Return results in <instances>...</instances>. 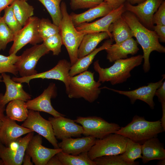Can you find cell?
Listing matches in <instances>:
<instances>
[{
  "label": "cell",
  "instance_id": "3",
  "mask_svg": "<svg viewBox=\"0 0 165 165\" xmlns=\"http://www.w3.org/2000/svg\"><path fill=\"white\" fill-rule=\"evenodd\" d=\"M94 72L87 70L70 77L66 93L70 98H83L93 103L98 98L101 82L94 79Z\"/></svg>",
  "mask_w": 165,
  "mask_h": 165
},
{
  "label": "cell",
  "instance_id": "45",
  "mask_svg": "<svg viewBox=\"0 0 165 165\" xmlns=\"http://www.w3.org/2000/svg\"><path fill=\"white\" fill-rule=\"evenodd\" d=\"M15 0H0V16L2 11L10 6Z\"/></svg>",
  "mask_w": 165,
  "mask_h": 165
},
{
  "label": "cell",
  "instance_id": "25",
  "mask_svg": "<svg viewBox=\"0 0 165 165\" xmlns=\"http://www.w3.org/2000/svg\"><path fill=\"white\" fill-rule=\"evenodd\" d=\"M112 43V38L108 39L105 41L102 46L96 48L89 54L78 58L76 62L71 65L69 72L70 76H73L87 71L96 55L99 52L106 50Z\"/></svg>",
  "mask_w": 165,
  "mask_h": 165
},
{
  "label": "cell",
  "instance_id": "35",
  "mask_svg": "<svg viewBox=\"0 0 165 165\" xmlns=\"http://www.w3.org/2000/svg\"><path fill=\"white\" fill-rule=\"evenodd\" d=\"M15 35L0 16V51L4 50L7 44L13 41Z\"/></svg>",
  "mask_w": 165,
  "mask_h": 165
},
{
  "label": "cell",
  "instance_id": "9",
  "mask_svg": "<svg viewBox=\"0 0 165 165\" xmlns=\"http://www.w3.org/2000/svg\"><path fill=\"white\" fill-rule=\"evenodd\" d=\"M49 52L43 43L34 45L24 51L15 64L21 77L38 73L35 69L38 61Z\"/></svg>",
  "mask_w": 165,
  "mask_h": 165
},
{
  "label": "cell",
  "instance_id": "49",
  "mask_svg": "<svg viewBox=\"0 0 165 165\" xmlns=\"http://www.w3.org/2000/svg\"><path fill=\"white\" fill-rule=\"evenodd\" d=\"M157 165H165V159L159 160Z\"/></svg>",
  "mask_w": 165,
  "mask_h": 165
},
{
  "label": "cell",
  "instance_id": "53",
  "mask_svg": "<svg viewBox=\"0 0 165 165\" xmlns=\"http://www.w3.org/2000/svg\"></svg>",
  "mask_w": 165,
  "mask_h": 165
},
{
  "label": "cell",
  "instance_id": "8",
  "mask_svg": "<svg viewBox=\"0 0 165 165\" xmlns=\"http://www.w3.org/2000/svg\"><path fill=\"white\" fill-rule=\"evenodd\" d=\"M40 20L36 16H32L27 20L23 27L15 35L9 55L16 54L28 44L34 45L43 41L38 32Z\"/></svg>",
  "mask_w": 165,
  "mask_h": 165
},
{
  "label": "cell",
  "instance_id": "26",
  "mask_svg": "<svg viewBox=\"0 0 165 165\" xmlns=\"http://www.w3.org/2000/svg\"><path fill=\"white\" fill-rule=\"evenodd\" d=\"M110 38L106 32L86 34L83 37L77 53L78 58H81L91 53L105 39Z\"/></svg>",
  "mask_w": 165,
  "mask_h": 165
},
{
  "label": "cell",
  "instance_id": "2",
  "mask_svg": "<svg viewBox=\"0 0 165 165\" xmlns=\"http://www.w3.org/2000/svg\"><path fill=\"white\" fill-rule=\"evenodd\" d=\"M143 59L141 55L120 59L115 61L111 67L105 68L101 67L99 61L97 60L94 63V68L99 74L98 81L109 82L114 85L126 82L130 77L131 71L141 65Z\"/></svg>",
  "mask_w": 165,
  "mask_h": 165
},
{
  "label": "cell",
  "instance_id": "32",
  "mask_svg": "<svg viewBox=\"0 0 165 165\" xmlns=\"http://www.w3.org/2000/svg\"><path fill=\"white\" fill-rule=\"evenodd\" d=\"M46 8L50 14L53 23L59 27L62 16L61 2L62 0H37Z\"/></svg>",
  "mask_w": 165,
  "mask_h": 165
},
{
  "label": "cell",
  "instance_id": "42",
  "mask_svg": "<svg viewBox=\"0 0 165 165\" xmlns=\"http://www.w3.org/2000/svg\"><path fill=\"white\" fill-rule=\"evenodd\" d=\"M154 31L159 37L161 42H165V25L156 24L153 26Z\"/></svg>",
  "mask_w": 165,
  "mask_h": 165
},
{
  "label": "cell",
  "instance_id": "20",
  "mask_svg": "<svg viewBox=\"0 0 165 165\" xmlns=\"http://www.w3.org/2000/svg\"><path fill=\"white\" fill-rule=\"evenodd\" d=\"M32 132L34 131L19 125L6 116L0 130V142L9 147L23 135Z\"/></svg>",
  "mask_w": 165,
  "mask_h": 165
},
{
  "label": "cell",
  "instance_id": "6",
  "mask_svg": "<svg viewBox=\"0 0 165 165\" xmlns=\"http://www.w3.org/2000/svg\"><path fill=\"white\" fill-rule=\"evenodd\" d=\"M127 140V138L116 133L96 139L95 144L88 152V156L93 160L102 156L122 154L125 151Z\"/></svg>",
  "mask_w": 165,
  "mask_h": 165
},
{
  "label": "cell",
  "instance_id": "21",
  "mask_svg": "<svg viewBox=\"0 0 165 165\" xmlns=\"http://www.w3.org/2000/svg\"><path fill=\"white\" fill-rule=\"evenodd\" d=\"M96 140L95 138L91 136L75 138H70L62 140L58 145L63 152L77 155L88 152L95 144Z\"/></svg>",
  "mask_w": 165,
  "mask_h": 165
},
{
  "label": "cell",
  "instance_id": "31",
  "mask_svg": "<svg viewBox=\"0 0 165 165\" xmlns=\"http://www.w3.org/2000/svg\"><path fill=\"white\" fill-rule=\"evenodd\" d=\"M141 145L127 138L124 152L121 155L123 160L129 165L139 164L135 160L142 157Z\"/></svg>",
  "mask_w": 165,
  "mask_h": 165
},
{
  "label": "cell",
  "instance_id": "15",
  "mask_svg": "<svg viewBox=\"0 0 165 165\" xmlns=\"http://www.w3.org/2000/svg\"><path fill=\"white\" fill-rule=\"evenodd\" d=\"M126 11L124 4L118 8L112 10L101 18L91 23L81 24L75 27L78 31L85 34L106 32L109 35L110 38L112 39V35L109 30V26L115 20L121 16Z\"/></svg>",
  "mask_w": 165,
  "mask_h": 165
},
{
  "label": "cell",
  "instance_id": "22",
  "mask_svg": "<svg viewBox=\"0 0 165 165\" xmlns=\"http://www.w3.org/2000/svg\"><path fill=\"white\" fill-rule=\"evenodd\" d=\"M139 50L138 43L133 38L123 42L111 44L106 50L107 59L110 62L128 58V55H134Z\"/></svg>",
  "mask_w": 165,
  "mask_h": 165
},
{
  "label": "cell",
  "instance_id": "28",
  "mask_svg": "<svg viewBox=\"0 0 165 165\" xmlns=\"http://www.w3.org/2000/svg\"><path fill=\"white\" fill-rule=\"evenodd\" d=\"M6 116L11 119L19 122H23L27 118L28 109L26 106V102L17 99L8 103L5 109Z\"/></svg>",
  "mask_w": 165,
  "mask_h": 165
},
{
  "label": "cell",
  "instance_id": "47",
  "mask_svg": "<svg viewBox=\"0 0 165 165\" xmlns=\"http://www.w3.org/2000/svg\"><path fill=\"white\" fill-rule=\"evenodd\" d=\"M5 106L0 105V130L6 116L4 114Z\"/></svg>",
  "mask_w": 165,
  "mask_h": 165
},
{
  "label": "cell",
  "instance_id": "51",
  "mask_svg": "<svg viewBox=\"0 0 165 165\" xmlns=\"http://www.w3.org/2000/svg\"><path fill=\"white\" fill-rule=\"evenodd\" d=\"M2 79V75H0V80H1Z\"/></svg>",
  "mask_w": 165,
  "mask_h": 165
},
{
  "label": "cell",
  "instance_id": "27",
  "mask_svg": "<svg viewBox=\"0 0 165 165\" xmlns=\"http://www.w3.org/2000/svg\"><path fill=\"white\" fill-rule=\"evenodd\" d=\"M109 30L116 43H119L133 38L130 28L122 16L110 25Z\"/></svg>",
  "mask_w": 165,
  "mask_h": 165
},
{
  "label": "cell",
  "instance_id": "52",
  "mask_svg": "<svg viewBox=\"0 0 165 165\" xmlns=\"http://www.w3.org/2000/svg\"><path fill=\"white\" fill-rule=\"evenodd\" d=\"M25 0V1H26V0Z\"/></svg>",
  "mask_w": 165,
  "mask_h": 165
},
{
  "label": "cell",
  "instance_id": "50",
  "mask_svg": "<svg viewBox=\"0 0 165 165\" xmlns=\"http://www.w3.org/2000/svg\"><path fill=\"white\" fill-rule=\"evenodd\" d=\"M0 165H4L3 160L0 158Z\"/></svg>",
  "mask_w": 165,
  "mask_h": 165
},
{
  "label": "cell",
  "instance_id": "29",
  "mask_svg": "<svg viewBox=\"0 0 165 165\" xmlns=\"http://www.w3.org/2000/svg\"><path fill=\"white\" fill-rule=\"evenodd\" d=\"M11 5L16 18L22 26L34 15L33 6L28 4L26 1L15 0Z\"/></svg>",
  "mask_w": 165,
  "mask_h": 165
},
{
  "label": "cell",
  "instance_id": "34",
  "mask_svg": "<svg viewBox=\"0 0 165 165\" xmlns=\"http://www.w3.org/2000/svg\"><path fill=\"white\" fill-rule=\"evenodd\" d=\"M39 36L43 39L59 33V27L55 25L48 19L42 18L40 20L38 27Z\"/></svg>",
  "mask_w": 165,
  "mask_h": 165
},
{
  "label": "cell",
  "instance_id": "33",
  "mask_svg": "<svg viewBox=\"0 0 165 165\" xmlns=\"http://www.w3.org/2000/svg\"><path fill=\"white\" fill-rule=\"evenodd\" d=\"M19 57L16 54L8 56L0 54V74L8 72L16 76L18 72L15 64Z\"/></svg>",
  "mask_w": 165,
  "mask_h": 165
},
{
  "label": "cell",
  "instance_id": "7",
  "mask_svg": "<svg viewBox=\"0 0 165 165\" xmlns=\"http://www.w3.org/2000/svg\"><path fill=\"white\" fill-rule=\"evenodd\" d=\"M74 120L82 126V134L96 139H101L110 134L115 133L121 127L117 124L109 123L101 117L96 116L78 117Z\"/></svg>",
  "mask_w": 165,
  "mask_h": 165
},
{
  "label": "cell",
  "instance_id": "14",
  "mask_svg": "<svg viewBox=\"0 0 165 165\" xmlns=\"http://www.w3.org/2000/svg\"><path fill=\"white\" fill-rule=\"evenodd\" d=\"M163 1L145 0L135 6L129 2L124 5L126 10L133 13L144 26L153 30V16Z\"/></svg>",
  "mask_w": 165,
  "mask_h": 165
},
{
  "label": "cell",
  "instance_id": "18",
  "mask_svg": "<svg viewBox=\"0 0 165 165\" xmlns=\"http://www.w3.org/2000/svg\"><path fill=\"white\" fill-rule=\"evenodd\" d=\"M42 138L38 134L33 136L29 142L25 152L31 157L35 165H46L52 156L62 151L61 148H50L42 145Z\"/></svg>",
  "mask_w": 165,
  "mask_h": 165
},
{
  "label": "cell",
  "instance_id": "38",
  "mask_svg": "<svg viewBox=\"0 0 165 165\" xmlns=\"http://www.w3.org/2000/svg\"><path fill=\"white\" fill-rule=\"evenodd\" d=\"M93 161L96 165H129L123 160L121 154L102 156Z\"/></svg>",
  "mask_w": 165,
  "mask_h": 165
},
{
  "label": "cell",
  "instance_id": "11",
  "mask_svg": "<svg viewBox=\"0 0 165 165\" xmlns=\"http://www.w3.org/2000/svg\"><path fill=\"white\" fill-rule=\"evenodd\" d=\"M71 66L70 62L65 59L60 60L57 64L51 69L47 71L37 73L34 75L25 77H13L14 81L26 83L28 85L31 80L36 79H53L62 82L65 84L66 90L68 86L70 77L69 71Z\"/></svg>",
  "mask_w": 165,
  "mask_h": 165
},
{
  "label": "cell",
  "instance_id": "46",
  "mask_svg": "<svg viewBox=\"0 0 165 165\" xmlns=\"http://www.w3.org/2000/svg\"><path fill=\"white\" fill-rule=\"evenodd\" d=\"M31 157L27 152H25L22 160V164L23 165H33V162L31 161Z\"/></svg>",
  "mask_w": 165,
  "mask_h": 165
},
{
  "label": "cell",
  "instance_id": "17",
  "mask_svg": "<svg viewBox=\"0 0 165 165\" xmlns=\"http://www.w3.org/2000/svg\"><path fill=\"white\" fill-rule=\"evenodd\" d=\"M164 79L165 75H163V78L157 82H150L147 85L130 91L120 90L106 87L102 88H106L126 96L130 99L132 104H134L138 100L143 101L147 103L152 109H153L155 105L153 99L155 92L162 85Z\"/></svg>",
  "mask_w": 165,
  "mask_h": 165
},
{
  "label": "cell",
  "instance_id": "30",
  "mask_svg": "<svg viewBox=\"0 0 165 165\" xmlns=\"http://www.w3.org/2000/svg\"><path fill=\"white\" fill-rule=\"evenodd\" d=\"M56 155L62 165H96L94 162L89 157L88 152L73 155L61 151Z\"/></svg>",
  "mask_w": 165,
  "mask_h": 165
},
{
  "label": "cell",
  "instance_id": "5",
  "mask_svg": "<svg viewBox=\"0 0 165 165\" xmlns=\"http://www.w3.org/2000/svg\"><path fill=\"white\" fill-rule=\"evenodd\" d=\"M60 6L62 17L59 26V33L72 65L78 59V49L85 34L79 31L76 29L67 12L66 3L62 2Z\"/></svg>",
  "mask_w": 165,
  "mask_h": 165
},
{
  "label": "cell",
  "instance_id": "24",
  "mask_svg": "<svg viewBox=\"0 0 165 165\" xmlns=\"http://www.w3.org/2000/svg\"><path fill=\"white\" fill-rule=\"evenodd\" d=\"M142 161L143 163L153 160L165 159L163 145L156 137L150 138L141 145Z\"/></svg>",
  "mask_w": 165,
  "mask_h": 165
},
{
  "label": "cell",
  "instance_id": "4",
  "mask_svg": "<svg viewBox=\"0 0 165 165\" xmlns=\"http://www.w3.org/2000/svg\"><path fill=\"white\" fill-rule=\"evenodd\" d=\"M164 131L160 120L148 121L144 117L135 115L130 123L120 127L115 133L141 145L146 140L157 137L158 134Z\"/></svg>",
  "mask_w": 165,
  "mask_h": 165
},
{
  "label": "cell",
  "instance_id": "19",
  "mask_svg": "<svg viewBox=\"0 0 165 165\" xmlns=\"http://www.w3.org/2000/svg\"><path fill=\"white\" fill-rule=\"evenodd\" d=\"M1 75L2 80L0 82H4L6 90L4 94L0 93V105L5 106L13 100L19 99L27 101L31 99V95L24 90L21 83L14 81L6 73H2Z\"/></svg>",
  "mask_w": 165,
  "mask_h": 165
},
{
  "label": "cell",
  "instance_id": "10",
  "mask_svg": "<svg viewBox=\"0 0 165 165\" xmlns=\"http://www.w3.org/2000/svg\"><path fill=\"white\" fill-rule=\"evenodd\" d=\"M21 126L44 137L54 148H59L50 122L42 117L39 111L28 110V117Z\"/></svg>",
  "mask_w": 165,
  "mask_h": 165
},
{
  "label": "cell",
  "instance_id": "40",
  "mask_svg": "<svg viewBox=\"0 0 165 165\" xmlns=\"http://www.w3.org/2000/svg\"><path fill=\"white\" fill-rule=\"evenodd\" d=\"M155 95L157 96L159 101L161 103L162 116L161 119V125L165 130V81L163 82L161 86L156 90Z\"/></svg>",
  "mask_w": 165,
  "mask_h": 165
},
{
  "label": "cell",
  "instance_id": "12",
  "mask_svg": "<svg viewBox=\"0 0 165 165\" xmlns=\"http://www.w3.org/2000/svg\"><path fill=\"white\" fill-rule=\"evenodd\" d=\"M34 132H30L17 140L16 147H7L0 142V158L4 165H21L26 150L30 140L34 136Z\"/></svg>",
  "mask_w": 165,
  "mask_h": 165
},
{
  "label": "cell",
  "instance_id": "1",
  "mask_svg": "<svg viewBox=\"0 0 165 165\" xmlns=\"http://www.w3.org/2000/svg\"><path fill=\"white\" fill-rule=\"evenodd\" d=\"M122 16L131 29L133 37L136 38L137 43L142 48L143 69L145 72H147L150 68L149 58L151 53L154 51L164 53L165 48L160 43L159 37L156 32L144 26L133 13L126 10Z\"/></svg>",
  "mask_w": 165,
  "mask_h": 165
},
{
  "label": "cell",
  "instance_id": "44",
  "mask_svg": "<svg viewBox=\"0 0 165 165\" xmlns=\"http://www.w3.org/2000/svg\"><path fill=\"white\" fill-rule=\"evenodd\" d=\"M46 165H62L56 155H54L48 161Z\"/></svg>",
  "mask_w": 165,
  "mask_h": 165
},
{
  "label": "cell",
  "instance_id": "48",
  "mask_svg": "<svg viewBox=\"0 0 165 165\" xmlns=\"http://www.w3.org/2000/svg\"><path fill=\"white\" fill-rule=\"evenodd\" d=\"M127 0L129 3L131 4V5L135 4L136 3L139 4L141 3L145 0Z\"/></svg>",
  "mask_w": 165,
  "mask_h": 165
},
{
  "label": "cell",
  "instance_id": "37",
  "mask_svg": "<svg viewBox=\"0 0 165 165\" xmlns=\"http://www.w3.org/2000/svg\"><path fill=\"white\" fill-rule=\"evenodd\" d=\"M43 43L49 51H51L54 55H58L61 52L63 45L59 33L50 36L43 40Z\"/></svg>",
  "mask_w": 165,
  "mask_h": 165
},
{
  "label": "cell",
  "instance_id": "36",
  "mask_svg": "<svg viewBox=\"0 0 165 165\" xmlns=\"http://www.w3.org/2000/svg\"><path fill=\"white\" fill-rule=\"evenodd\" d=\"M4 14L2 16L4 20L9 28L15 35L22 28L16 18L11 5L4 9Z\"/></svg>",
  "mask_w": 165,
  "mask_h": 165
},
{
  "label": "cell",
  "instance_id": "16",
  "mask_svg": "<svg viewBox=\"0 0 165 165\" xmlns=\"http://www.w3.org/2000/svg\"><path fill=\"white\" fill-rule=\"evenodd\" d=\"M48 120L51 124L55 137L58 139L79 137L83 134L82 126L76 124L74 120L60 116L50 117Z\"/></svg>",
  "mask_w": 165,
  "mask_h": 165
},
{
  "label": "cell",
  "instance_id": "23",
  "mask_svg": "<svg viewBox=\"0 0 165 165\" xmlns=\"http://www.w3.org/2000/svg\"><path fill=\"white\" fill-rule=\"evenodd\" d=\"M113 9L110 5L103 1L98 5L90 8L83 13L80 14L72 13L69 15L73 24L76 27L81 24L88 22L97 18L104 16Z\"/></svg>",
  "mask_w": 165,
  "mask_h": 165
},
{
  "label": "cell",
  "instance_id": "43",
  "mask_svg": "<svg viewBox=\"0 0 165 165\" xmlns=\"http://www.w3.org/2000/svg\"><path fill=\"white\" fill-rule=\"evenodd\" d=\"M126 0H104V2L108 3L114 9L118 8L122 5L124 4Z\"/></svg>",
  "mask_w": 165,
  "mask_h": 165
},
{
  "label": "cell",
  "instance_id": "13",
  "mask_svg": "<svg viewBox=\"0 0 165 165\" xmlns=\"http://www.w3.org/2000/svg\"><path fill=\"white\" fill-rule=\"evenodd\" d=\"M57 95V89L55 83H51L42 93L38 97L26 102V106L28 110L49 113L53 117L65 115L59 113L52 105L51 99Z\"/></svg>",
  "mask_w": 165,
  "mask_h": 165
},
{
  "label": "cell",
  "instance_id": "39",
  "mask_svg": "<svg viewBox=\"0 0 165 165\" xmlns=\"http://www.w3.org/2000/svg\"><path fill=\"white\" fill-rule=\"evenodd\" d=\"M71 9L74 10L91 8L100 4L104 0H70Z\"/></svg>",
  "mask_w": 165,
  "mask_h": 165
},
{
  "label": "cell",
  "instance_id": "41",
  "mask_svg": "<svg viewBox=\"0 0 165 165\" xmlns=\"http://www.w3.org/2000/svg\"><path fill=\"white\" fill-rule=\"evenodd\" d=\"M153 24L165 25V1H163L154 14L152 18Z\"/></svg>",
  "mask_w": 165,
  "mask_h": 165
}]
</instances>
